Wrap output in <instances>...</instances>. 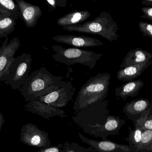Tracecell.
Instances as JSON below:
<instances>
[{
	"label": "cell",
	"instance_id": "cell-20",
	"mask_svg": "<svg viewBox=\"0 0 152 152\" xmlns=\"http://www.w3.org/2000/svg\"><path fill=\"white\" fill-rule=\"evenodd\" d=\"M150 102L147 100H137L127 104L124 108V111L129 114L137 115L145 110L148 106Z\"/></svg>",
	"mask_w": 152,
	"mask_h": 152
},
{
	"label": "cell",
	"instance_id": "cell-16",
	"mask_svg": "<svg viewBox=\"0 0 152 152\" xmlns=\"http://www.w3.org/2000/svg\"><path fill=\"white\" fill-rule=\"evenodd\" d=\"M91 15L88 10L74 11L59 18L57 23L62 26L78 25L87 20Z\"/></svg>",
	"mask_w": 152,
	"mask_h": 152
},
{
	"label": "cell",
	"instance_id": "cell-18",
	"mask_svg": "<svg viewBox=\"0 0 152 152\" xmlns=\"http://www.w3.org/2000/svg\"><path fill=\"white\" fill-rule=\"evenodd\" d=\"M0 13L17 20L19 14L18 6L15 1L0 0Z\"/></svg>",
	"mask_w": 152,
	"mask_h": 152
},
{
	"label": "cell",
	"instance_id": "cell-2",
	"mask_svg": "<svg viewBox=\"0 0 152 152\" xmlns=\"http://www.w3.org/2000/svg\"><path fill=\"white\" fill-rule=\"evenodd\" d=\"M110 79L108 73H98L89 78L78 93L73 107L75 113L89 105L105 101Z\"/></svg>",
	"mask_w": 152,
	"mask_h": 152
},
{
	"label": "cell",
	"instance_id": "cell-31",
	"mask_svg": "<svg viewBox=\"0 0 152 152\" xmlns=\"http://www.w3.org/2000/svg\"></svg>",
	"mask_w": 152,
	"mask_h": 152
},
{
	"label": "cell",
	"instance_id": "cell-12",
	"mask_svg": "<svg viewBox=\"0 0 152 152\" xmlns=\"http://www.w3.org/2000/svg\"><path fill=\"white\" fill-rule=\"evenodd\" d=\"M52 38L58 43L66 44L75 47H96L104 45V43L99 39L83 35H59Z\"/></svg>",
	"mask_w": 152,
	"mask_h": 152
},
{
	"label": "cell",
	"instance_id": "cell-30",
	"mask_svg": "<svg viewBox=\"0 0 152 152\" xmlns=\"http://www.w3.org/2000/svg\"><path fill=\"white\" fill-rule=\"evenodd\" d=\"M142 4L147 6H152V0H143L142 2Z\"/></svg>",
	"mask_w": 152,
	"mask_h": 152
},
{
	"label": "cell",
	"instance_id": "cell-25",
	"mask_svg": "<svg viewBox=\"0 0 152 152\" xmlns=\"http://www.w3.org/2000/svg\"><path fill=\"white\" fill-rule=\"evenodd\" d=\"M46 2L53 10L57 7H65L67 4L66 0H46Z\"/></svg>",
	"mask_w": 152,
	"mask_h": 152
},
{
	"label": "cell",
	"instance_id": "cell-29",
	"mask_svg": "<svg viewBox=\"0 0 152 152\" xmlns=\"http://www.w3.org/2000/svg\"><path fill=\"white\" fill-rule=\"evenodd\" d=\"M4 122V117L3 114V113L0 112V132L1 130L2 127L3 126Z\"/></svg>",
	"mask_w": 152,
	"mask_h": 152
},
{
	"label": "cell",
	"instance_id": "cell-27",
	"mask_svg": "<svg viewBox=\"0 0 152 152\" xmlns=\"http://www.w3.org/2000/svg\"><path fill=\"white\" fill-rule=\"evenodd\" d=\"M142 11L143 14L141 16L142 18L152 21V7H143L142 9Z\"/></svg>",
	"mask_w": 152,
	"mask_h": 152
},
{
	"label": "cell",
	"instance_id": "cell-11",
	"mask_svg": "<svg viewBox=\"0 0 152 152\" xmlns=\"http://www.w3.org/2000/svg\"><path fill=\"white\" fill-rule=\"evenodd\" d=\"M26 111L33 114H37L43 118L49 120L55 117H67L64 110L53 107L39 101H32L24 105Z\"/></svg>",
	"mask_w": 152,
	"mask_h": 152
},
{
	"label": "cell",
	"instance_id": "cell-1",
	"mask_svg": "<svg viewBox=\"0 0 152 152\" xmlns=\"http://www.w3.org/2000/svg\"><path fill=\"white\" fill-rule=\"evenodd\" d=\"M63 78L61 76H53L42 67L28 75L19 91L26 102L38 101L42 96L57 90Z\"/></svg>",
	"mask_w": 152,
	"mask_h": 152
},
{
	"label": "cell",
	"instance_id": "cell-14",
	"mask_svg": "<svg viewBox=\"0 0 152 152\" xmlns=\"http://www.w3.org/2000/svg\"><path fill=\"white\" fill-rule=\"evenodd\" d=\"M152 54L143 49L137 48L129 51L125 56L120 69L139 65L151 60Z\"/></svg>",
	"mask_w": 152,
	"mask_h": 152
},
{
	"label": "cell",
	"instance_id": "cell-4",
	"mask_svg": "<svg viewBox=\"0 0 152 152\" xmlns=\"http://www.w3.org/2000/svg\"><path fill=\"white\" fill-rule=\"evenodd\" d=\"M62 29L69 32L97 35L110 42L117 41L119 37L117 22L110 13L105 11L90 21L73 26H63Z\"/></svg>",
	"mask_w": 152,
	"mask_h": 152
},
{
	"label": "cell",
	"instance_id": "cell-26",
	"mask_svg": "<svg viewBox=\"0 0 152 152\" xmlns=\"http://www.w3.org/2000/svg\"><path fill=\"white\" fill-rule=\"evenodd\" d=\"M64 149L63 144L59 143L55 146L49 148L40 149L36 152H64Z\"/></svg>",
	"mask_w": 152,
	"mask_h": 152
},
{
	"label": "cell",
	"instance_id": "cell-8",
	"mask_svg": "<svg viewBox=\"0 0 152 152\" xmlns=\"http://www.w3.org/2000/svg\"><path fill=\"white\" fill-rule=\"evenodd\" d=\"M75 92L76 88L71 82L62 81L57 90L42 96L38 101L56 108H62L72 101Z\"/></svg>",
	"mask_w": 152,
	"mask_h": 152
},
{
	"label": "cell",
	"instance_id": "cell-21",
	"mask_svg": "<svg viewBox=\"0 0 152 152\" xmlns=\"http://www.w3.org/2000/svg\"><path fill=\"white\" fill-rule=\"evenodd\" d=\"M137 149V151L152 150V130H145L143 132L142 140Z\"/></svg>",
	"mask_w": 152,
	"mask_h": 152
},
{
	"label": "cell",
	"instance_id": "cell-28",
	"mask_svg": "<svg viewBox=\"0 0 152 152\" xmlns=\"http://www.w3.org/2000/svg\"><path fill=\"white\" fill-rule=\"evenodd\" d=\"M143 120L142 123H139L140 125H142V127H139V128L141 129L142 130H152V119H148L145 120L143 119L141 120Z\"/></svg>",
	"mask_w": 152,
	"mask_h": 152
},
{
	"label": "cell",
	"instance_id": "cell-5",
	"mask_svg": "<svg viewBox=\"0 0 152 152\" xmlns=\"http://www.w3.org/2000/svg\"><path fill=\"white\" fill-rule=\"evenodd\" d=\"M52 48L55 52L52 58L55 61L67 66L81 64L90 69L95 67L96 62L103 55V53L76 48H63L61 46H53Z\"/></svg>",
	"mask_w": 152,
	"mask_h": 152
},
{
	"label": "cell",
	"instance_id": "cell-17",
	"mask_svg": "<svg viewBox=\"0 0 152 152\" xmlns=\"http://www.w3.org/2000/svg\"><path fill=\"white\" fill-rule=\"evenodd\" d=\"M144 84L141 79L131 81L116 88L115 95L124 100L128 97H134L138 95Z\"/></svg>",
	"mask_w": 152,
	"mask_h": 152
},
{
	"label": "cell",
	"instance_id": "cell-6",
	"mask_svg": "<svg viewBox=\"0 0 152 152\" xmlns=\"http://www.w3.org/2000/svg\"><path fill=\"white\" fill-rule=\"evenodd\" d=\"M32 62L30 54L24 53L14 58L4 78V84L10 85L13 90H19L29 75Z\"/></svg>",
	"mask_w": 152,
	"mask_h": 152
},
{
	"label": "cell",
	"instance_id": "cell-15",
	"mask_svg": "<svg viewBox=\"0 0 152 152\" xmlns=\"http://www.w3.org/2000/svg\"><path fill=\"white\" fill-rule=\"evenodd\" d=\"M152 63V60L149 61L139 65L121 68L117 74V79L120 81H129L140 76Z\"/></svg>",
	"mask_w": 152,
	"mask_h": 152
},
{
	"label": "cell",
	"instance_id": "cell-3",
	"mask_svg": "<svg viewBox=\"0 0 152 152\" xmlns=\"http://www.w3.org/2000/svg\"><path fill=\"white\" fill-rule=\"evenodd\" d=\"M110 101L105 100L86 107L72 117V120L84 133L93 136L110 117Z\"/></svg>",
	"mask_w": 152,
	"mask_h": 152
},
{
	"label": "cell",
	"instance_id": "cell-10",
	"mask_svg": "<svg viewBox=\"0 0 152 152\" xmlns=\"http://www.w3.org/2000/svg\"><path fill=\"white\" fill-rule=\"evenodd\" d=\"M19 11V17L28 28H34L38 23L42 12L37 5H33L23 0H15Z\"/></svg>",
	"mask_w": 152,
	"mask_h": 152
},
{
	"label": "cell",
	"instance_id": "cell-19",
	"mask_svg": "<svg viewBox=\"0 0 152 152\" xmlns=\"http://www.w3.org/2000/svg\"><path fill=\"white\" fill-rule=\"evenodd\" d=\"M16 21L12 18L0 13V38L7 37L14 31Z\"/></svg>",
	"mask_w": 152,
	"mask_h": 152
},
{
	"label": "cell",
	"instance_id": "cell-9",
	"mask_svg": "<svg viewBox=\"0 0 152 152\" xmlns=\"http://www.w3.org/2000/svg\"><path fill=\"white\" fill-rule=\"evenodd\" d=\"M20 45V42L18 37H14L9 42L7 37L0 46V83L4 81L10 67L15 58L14 56Z\"/></svg>",
	"mask_w": 152,
	"mask_h": 152
},
{
	"label": "cell",
	"instance_id": "cell-22",
	"mask_svg": "<svg viewBox=\"0 0 152 152\" xmlns=\"http://www.w3.org/2000/svg\"><path fill=\"white\" fill-rule=\"evenodd\" d=\"M63 145H64V152H95L91 147L85 148L74 142H67Z\"/></svg>",
	"mask_w": 152,
	"mask_h": 152
},
{
	"label": "cell",
	"instance_id": "cell-13",
	"mask_svg": "<svg viewBox=\"0 0 152 152\" xmlns=\"http://www.w3.org/2000/svg\"><path fill=\"white\" fill-rule=\"evenodd\" d=\"M80 139L89 145L95 152H128L129 146L113 142L110 140L96 141L86 137L80 133H78Z\"/></svg>",
	"mask_w": 152,
	"mask_h": 152
},
{
	"label": "cell",
	"instance_id": "cell-7",
	"mask_svg": "<svg viewBox=\"0 0 152 152\" xmlns=\"http://www.w3.org/2000/svg\"><path fill=\"white\" fill-rule=\"evenodd\" d=\"M20 135V142L26 145L40 149L51 147L48 133L41 130L34 124L28 123L24 125Z\"/></svg>",
	"mask_w": 152,
	"mask_h": 152
},
{
	"label": "cell",
	"instance_id": "cell-23",
	"mask_svg": "<svg viewBox=\"0 0 152 152\" xmlns=\"http://www.w3.org/2000/svg\"><path fill=\"white\" fill-rule=\"evenodd\" d=\"M139 127L130 132L129 141L132 145L137 147L142 140V131Z\"/></svg>",
	"mask_w": 152,
	"mask_h": 152
},
{
	"label": "cell",
	"instance_id": "cell-24",
	"mask_svg": "<svg viewBox=\"0 0 152 152\" xmlns=\"http://www.w3.org/2000/svg\"><path fill=\"white\" fill-rule=\"evenodd\" d=\"M139 29L144 36L152 38V25L144 21L138 23Z\"/></svg>",
	"mask_w": 152,
	"mask_h": 152
}]
</instances>
